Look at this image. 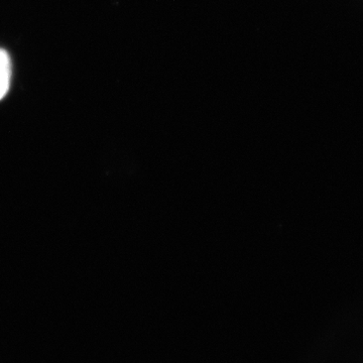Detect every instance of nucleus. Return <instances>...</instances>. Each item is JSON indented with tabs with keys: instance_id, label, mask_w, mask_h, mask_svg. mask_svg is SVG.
<instances>
[{
	"instance_id": "f257e3e1",
	"label": "nucleus",
	"mask_w": 363,
	"mask_h": 363,
	"mask_svg": "<svg viewBox=\"0 0 363 363\" xmlns=\"http://www.w3.org/2000/svg\"><path fill=\"white\" fill-rule=\"evenodd\" d=\"M11 63L9 54L0 49V100L7 94L11 85Z\"/></svg>"
}]
</instances>
